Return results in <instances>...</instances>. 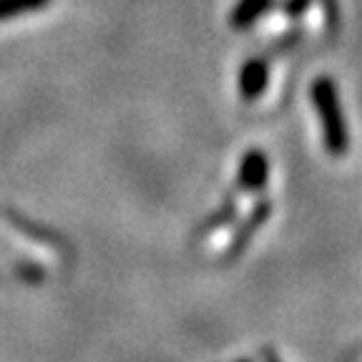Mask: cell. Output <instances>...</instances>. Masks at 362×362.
I'll return each instance as SVG.
<instances>
[{
	"label": "cell",
	"instance_id": "obj_1",
	"mask_svg": "<svg viewBox=\"0 0 362 362\" xmlns=\"http://www.w3.org/2000/svg\"><path fill=\"white\" fill-rule=\"evenodd\" d=\"M312 103L320 116V126L325 134V146L332 156H342L350 148V134H347L345 113L339 108L337 88L329 78H317L312 86Z\"/></svg>",
	"mask_w": 362,
	"mask_h": 362
},
{
	"label": "cell",
	"instance_id": "obj_2",
	"mask_svg": "<svg viewBox=\"0 0 362 362\" xmlns=\"http://www.w3.org/2000/svg\"><path fill=\"white\" fill-rule=\"evenodd\" d=\"M267 63L259 58H252L242 66L239 71V93H242L247 101H255L259 93H264L267 88Z\"/></svg>",
	"mask_w": 362,
	"mask_h": 362
},
{
	"label": "cell",
	"instance_id": "obj_3",
	"mask_svg": "<svg viewBox=\"0 0 362 362\" xmlns=\"http://www.w3.org/2000/svg\"><path fill=\"white\" fill-rule=\"evenodd\" d=\"M239 181L242 187L249 192H257V189L264 187L267 181V156L262 151H249L244 156L242 166H239Z\"/></svg>",
	"mask_w": 362,
	"mask_h": 362
},
{
	"label": "cell",
	"instance_id": "obj_4",
	"mask_svg": "<svg viewBox=\"0 0 362 362\" xmlns=\"http://www.w3.org/2000/svg\"><path fill=\"white\" fill-rule=\"evenodd\" d=\"M272 0H239V6L232 11V28H249L257 23V18L264 16Z\"/></svg>",
	"mask_w": 362,
	"mask_h": 362
},
{
	"label": "cell",
	"instance_id": "obj_5",
	"mask_svg": "<svg viewBox=\"0 0 362 362\" xmlns=\"http://www.w3.org/2000/svg\"><path fill=\"white\" fill-rule=\"evenodd\" d=\"M51 0H0V23H6L18 16H25V13L40 11Z\"/></svg>",
	"mask_w": 362,
	"mask_h": 362
},
{
	"label": "cell",
	"instance_id": "obj_6",
	"mask_svg": "<svg viewBox=\"0 0 362 362\" xmlns=\"http://www.w3.org/2000/svg\"><path fill=\"white\" fill-rule=\"evenodd\" d=\"M305 8H307V0H292V3L287 6V13H292V16H294V13L305 11Z\"/></svg>",
	"mask_w": 362,
	"mask_h": 362
}]
</instances>
